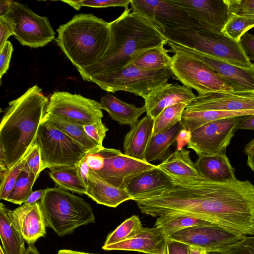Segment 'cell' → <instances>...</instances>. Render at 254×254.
Masks as SVG:
<instances>
[{
  "instance_id": "47",
  "label": "cell",
  "mask_w": 254,
  "mask_h": 254,
  "mask_svg": "<svg viewBox=\"0 0 254 254\" xmlns=\"http://www.w3.org/2000/svg\"><path fill=\"white\" fill-rule=\"evenodd\" d=\"M239 42L254 65V35L247 32L242 36Z\"/></svg>"
},
{
  "instance_id": "42",
  "label": "cell",
  "mask_w": 254,
  "mask_h": 254,
  "mask_svg": "<svg viewBox=\"0 0 254 254\" xmlns=\"http://www.w3.org/2000/svg\"><path fill=\"white\" fill-rule=\"evenodd\" d=\"M24 171L38 177L42 170V160L39 147L34 144L25 157Z\"/></svg>"
},
{
  "instance_id": "39",
  "label": "cell",
  "mask_w": 254,
  "mask_h": 254,
  "mask_svg": "<svg viewBox=\"0 0 254 254\" xmlns=\"http://www.w3.org/2000/svg\"><path fill=\"white\" fill-rule=\"evenodd\" d=\"M25 157L11 168L0 173V199L6 200L25 167Z\"/></svg>"
},
{
  "instance_id": "53",
  "label": "cell",
  "mask_w": 254,
  "mask_h": 254,
  "mask_svg": "<svg viewBox=\"0 0 254 254\" xmlns=\"http://www.w3.org/2000/svg\"><path fill=\"white\" fill-rule=\"evenodd\" d=\"M244 152L247 155L254 154V138L245 145Z\"/></svg>"
},
{
  "instance_id": "46",
  "label": "cell",
  "mask_w": 254,
  "mask_h": 254,
  "mask_svg": "<svg viewBox=\"0 0 254 254\" xmlns=\"http://www.w3.org/2000/svg\"><path fill=\"white\" fill-rule=\"evenodd\" d=\"M191 247L183 243L170 238L167 241V254H190Z\"/></svg>"
},
{
  "instance_id": "18",
  "label": "cell",
  "mask_w": 254,
  "mask_h": 254,
  "mask_svg": "<svg viewBox=\"0 0 254 254\" xmlns=\"http://www.w3.org/2000/svg\"><path fill=\"white\" fill-rule=\"evenodd\" d=\"M186 109L194 111H222L254 114V93L210 92L198 95Z\"/></svg>"
},
{
  "instance_id": "44",
  "label": "cell",
  "mask_w": 254,
  "mask_h": 254,
  "mask_svg": "<svg viewBox=\"0 0 254 254\" xmlns=\"http://www.w3.org/2000/svg\"><path fill=\"white\" fill-rule=\"evenodd\" d=\"M86 134L95 140L101 147L109 129L102 123V120L83 126Z\"/></svg>"
},
{
  "instance_id": "21",
  "label": "cell",
  "mask_w": 254,
  "mask_h": 254,
  "mask_svg": "<svg viewBox=\"0 0 254 254\" xmlns=\"http://www.w3.org/2000/svg\"><path fill=\"white\" fill-rule=\"evenodd\" d=\"M196 96L192 89L178 83H167L144 99L146 115L155 119L166 108L178 103L190 104Z\"/></svg>"
},
{
  "instance_id": "6",
  "label": "cell",
  "mask_w": 254,
  "mask_h": 254,
  "mask_svg": "<svg viewBox=\"0 0 254 254\" xmlns=\"http://www.w3.org/2000/svg\"><path fill=\"white\" fill-rule=\"evenodd\" d=\"M164 35L175 43L192 49L206 55L236 66L254 69V65L240 42L221 32L201 28H165Z\"/></svg>"
},
{
  "instance_id": "23",
  "label": "cell",
  "mask_w": 254,
  "mask_h": 254,
  "mask_svg": "<svg viewBox=\"0 0 254 254\" xmlns=\"http://www.w3.org/2000/svg\"><path fill=\"white\" fill-rule=\"evenodd\" d=\"M194 164L199 175L208 180L227 183L237 179L235 169L226 154L198 156Z\"/></svg>"
},
{
  "instance_id": "14",
  "label": "cell",
  "mask_w": 254,
  "mask_h": 254,
  "mask_svg": "<svg viewBox=\"0 0 254 254\" xmlns=\"http://www.w3.org/2000/svg\"><path fill=\"white\" fill-rule=\"evenodd\" d=\"M169 52H178L192 57L208 66L233 90L234 93H254V69H247L206 55L168 40Z\"/></svg>"
},
{
  "instance_id": "2",
  "label": "cell",
  "mask_w": 254,
  "mask_h": 254,
  "mask_svg": "<svg viewBox=\"0 0 254 254\" xmlns=\"http://www.w3.org/2000/svg\"><path fill=\"white\" fill-rule=\"evenodd\" d=\"M125 9L110 22V40L107 50L96 63L77 70L84 80L125 67L134 57L154 47L165 45L168 38L140 14Z\"/></svg>"
},
{
  "instance_id": "41",
  "label": "cell",
  "mask_w": 254,
  "mask_h": 254,
  "mask_svg": "<svg viewBox=\"0 0 254 254\" xmlns=\"http://www.w3.org/2000/svg\"><path fill=\"white\" fill-rule=\"evenodd\" d=\"M219 251L226 254H254V236H244L241 240Z\"/></svg>"
},
{
  "instance_id": "28",
  "label": "cell",
  "mask_w": 254,
  "mask_h": 254,
  "mask_svg": "<svg viewBox=\"0 0 254 254\" xmlns=\"http://www.w3.org/2000/svg\"><path fill=\"white\" fill-rule=\"evenodd\" d=\"M43 120L77 142L88 152L103 147L86 134L82 125L50 113H46Z\"/></svg>"
},
{
  "instance_id": "38",
  "label": "cell",
  "mask_w": 254,
  "mask_h": 254,
  "mask_svg": "<svg viewBox=\"0 0 254 254\" xmlns=\"http://www.w3.org/2000/svg\"><path fill=\"white\" fill-rule=\"evenodd\" d=\"M137 215H132L127 219L107 237L104 246L115 244L130 239L137 234L142 228Z\"/></svg>"
},
{
  "instance_id": "40",
  "label": "cell",
  "mask_w": 254,
  "mask_h": 254,
  "mask_svg": "<svg viewBox=\"0 0 254 254\" xmlns=\"http://www.w3.org/2000/svg\"><path fill=\"white\" fill-rule=\"evenodd\" d=\"M70 6L79 10L81 6H86L95 8L108 7L111 6H121L125 9H128L130 0H62Z\"/></svg>"
},
{
  "instance_id": "13",
  "label": "cell",
  "mask_w": 254,
  "mask_h": 254,
  "mask_svg": "<svg viewBox=\"0 0 254 254\" xmlns=\"http://www.w3.org/2000/svg\"><path fill=\"white\" fill-rule=\"evenodd\" d=\"M100 102L79 94L56 91L49 99L46 113L85 126L102 120L103 114Z\"/></svg>"
},
{
  "instance_id": "5",
  "label": "cell",
  "mask_w": 254,
  "mask_h": 254,
  "mask_svg": "<svg viewBox=\"0 0 254 254\" xmlns=\"http://www.w3.org/2000/svg\"><path fill=\"white\" fill-rule=\"evenodd\" d=\"M40 205L46 226L59 237L70 234L78 227L95 221L89 203L60 188L45 189Z\"/></svg>"
},
{
  "instance_id": "59",
  "label": "cell",
  "mask_w": 254,
  "mask_h": 254,
  "mask_svg": "<svg viewBox=\"0 0 254 254\" xmlns=\"http://www.w3.org/2000/svg\"><path fill=\"white\" fill-rule=\"evenodd\" d=\"M0 254H4L1 249H0Z\"/></svg>"
},
{
  "instance_id": "45",
  "label": "cell",
  "mask_w": 254,
  "mask_h": 254,
  "mask_svg": "<svg viewBox=\"0 0 254 254\" xmlns=\"http://www.w3.org/2000/svg\"><path fill=\"white\" fill-rule=\"evenodd\" d=\"M13 46L11 42L7 41L0 50V79L8 69L9 63L13 52Z\"/></svg>"
},
{
  "instance_id": "20",
  "label": "cell",
  "mask_w": 254,
  "mask_h": 254,
  "mask_svg": "<svg viewBox=\"0 0 254 254\" xmlns=\"http://www.w3.org/2000/svg\"><path fill=\"white\" fill-rule=\"evenodd\" d=\"M167 238L156 227H143L130 239L115 244L103 246L105 251L120 250L141 252L147 254H167Z\"/></svg>"
},
{
  "instance_id": "29",
  "label": "cell",
  "mask_w": 254,
  "mask_h": 254,
  "mask_svg": "<svg viewBox=\"0 0 254 254\" xmlns=\"http://www.w3.org/2000/svg\"><path fill=\"white\" fill-rule=\"evenodd\" d=\"M182 128L179 122L166 130L152 135L146 147L145 161L150 163L163 158L170 146L176 141Z\"/></svg>"
},
{
  "instance_id": "32",
  "label": "cell",
  "mask_w": 254,
  "mask_h": 254,
  "mask_svg": "<svg viewBox=\"0 0 254 254\" xmlns=\"http://www.w3.org/2000/svg\"><path fill=\"white\" fill-rule=\"evenodd\" d=\"M165 45L149 49L132 59L126 66H134L142 69L154 70L170 67L172 57Z\"/></svg>"
},
{
  "instance_id": "50",
  "label": "cell",
  "mask_w": 254,
  "mask_h": 254,
  "mask_svg": "<svg viewBox=\"0 0 254 254\" xmlns=\"http://www.w3.org/2000/svg\"><path fill=\"white\" fill-rule=\"evenodd\" d=\"M240 129L254 130V114L245 116L238 126L237 129Z\"/></svg>"
},
{
  "instance_id": "31",
  "label": "cell",
  "mask_w": 254,
  "mask_h": 254,
  "mask_svg": "<svg viewBox=\"0 0 254 254\" xmlns=\"http://www.w3.org/2000/svg\"><path fill=\"white\" fill-rule=\"evenodd\" d=\"M49 175L59 188L80 194H86V186L77 165L50 168Z\"/></svg>"
},
{
  "instance_id": "26",
  "label": "cell",
  "mask_w": 254,
  "mask_h": 254,
  "mask_svg": "<svg viewBox=\"0 0 254 254\" xmlns=\"http://www.w3.org/2000/svg\"><path fill=\"white\" fill-rule=\"evenodd\" d=\"M11 210L0 204V247L4 254H26L25 240L15 227Z\"/></svg>"
},
{
  "instance_id": "10",
  "label": "cell",
  "mask_w": 254,
  "mask_h": 254,
  "mask_svg": "<svg viewBox=\"0 0 254 254\" xmlns=\"http://www.w3.org/2000/svg\"><path fill=\"white\" fill-rule=\"evenodd\" d=\"M3 17L10 24L15 39L23 46L43 47L55 39V32L48 18L36 14L26 5L12 0L10 10Z\"/></svg>"
},
{
  "instance_id": "48",
  "label": "cell",
  "mask_w": 254,
  "mask_h": 254,
  "mask_svg": "<svg viewBox=\"0 0 254 254\" xmlns=\"http://www.w3.org/2000/svg\"><path fill=\"white\" fill-rule=\"evenodd\" d=\"M11 35L13 33L10 24L4 17H0V50Z\"/></svg>"
},
{
  "instance_id": "9",
  "label": "cell",
  "mask_w": 254,
  "mask_h": 254,
  "mask_svg": "<svg viewBox=\"0 0 254 254\" xmlns=\"http://www.w3.org/2000/svg\"><path fill=\"white\" fill-rule=\"evenodd\" d=\"M34 144L40 150L42 171L46 168L77 166L89 152L43 119Z\"/></svg>"
},
{
  "instance_id": "19",
  "label": "cell",
  "mask_w": 254,
  "mask_h": 254,
  "mask_svg": "<svg viewBox=\"0 0 254 254\" xmlns=\"http://www.w3.org/2000/svg\"><path fill=\"white\" fill-rule=\"evenodd\" d=\"M11 214L15 227L28 245L34 244L46 235V226L40 201L23 203L11 210Z\"/></svg>"
},
{
  "instance_id": "24",
  "label": "cell",
  "mask_w": 254,
  "mask_h": 254,
  "mask_svg": "<svg viewBox=\"0 0 254 254\" xmlns=\"http://www.w3.org/2000/svg\"><path fill=\"white\" fill-rule=\"evenodd\" d=\"M154 119L146 115L126 134L124 143V154L128 157L145 161V152L152 136Z\"/></svg>"
},
{
  "instance_id": "11",
  "label": "cell",
  "mask_w": 254,
  "mask_h": 254,
  "mask_svg": "<svg viewBox=\"0 0 254 254\" xmlns=\"http://www.w3.org/2000/svg\"><path fill=\"white\" fill-rule=\"evenodd\" d=\"M170 68L177 80L183 85L196 90L198 95L215 92H233L232 88L212 69L185 54L174 53Z\"/></svg>"
},
{
  "instance_id": "1",
  "label": "cell",
  "mask_w": 254,
  "mask_h": 254,
  "mask_svg": "<svg viewBox=\"0 0 254 254\" xmlns=\"http://www.w3.org/2000/svg\"><path fill=\"white\" fill-rule=\"evenodd\" d=\"M179 214L203 220L244 236H254V185L249 180L214 182L201 177L183 183Z\"/></svg>"
},
{
  "instance_id": "57",
  "label": "cell",
  "mask_w": 254,
  "mask_h": 254,
  "mask_svg": "<svg viewBox=\"0 0 254 254\" xmlns=\"http://www.w3.org/2000/svg\"><path fill=\"white\" fill-rule=\"evenodd\" d=\"M190 254H207V253L198 249L191 248Z\"/></svg>"
},
{
  "instance_id": "35",
  "label": "cell",
  "mask_w": 254,
  "mask_h": 254,
  "mask_svg": "<svg viewBox=\"0 0 254 254\" xmlns=\"http://www.w3.org/2000/svg\"><path fill=\"white\" fill-rule=\"evenodd\" d=\"M188 104L178 103L164 109L154 119L152 135H154L181 122L182 116Z\"/></svg>"
},
{
  "instance_id": "8",
  "label": "cell",
  "mask_w": 254,
  "mask_h": 254,
  "mask_svg": "<svg viewBox=\"0 0 254 254\" xmlns=\"http://www.w3.org/2000/svg\"><path fill=\"white\" fill-rule=\"evenodd\" d=\"M85 159L89 170L112 184L126 189L135 177L156 165L125 155L120 150L100 148L89 152Z\"/></svg>"
},
{
  "instance_id": "4",
  "label": "cell",
  "mask_w": 254,
  "mask_h": 254,
  "mask_svg": "<svg viewBox=\"0 0 254 254\" xmlns=\"http://www.w3.org/2000/svg\"><path fill=\"white\" fill-rule=\"evenodd\" d=\"M57 31V45L77 70L96 63L110 43V22L92 14L75 15Z\"/></svg>"
},
{
  "instance_id": "15",
  "label": "cell",
  "mask_w": 254,
  "mask_h": 254,
  "mask_svg": "<svg viewBox=\"0 0 254 254\" xmlns=\"http://www.w3.org/2000/svg\"><path fill=\"white\" fill-rule=\"evenodd\" d=\"M132 12L143 15L164 34L165 28H201L198 22L170 0H130Z\"/></svg>"
},
{
  "instance_id": "36",
  "label": "cell",
  "mask_w": 254,
  "mask_h": 254,
  "mask_svg": "<svg viewBox=\"0 0 254 254\" xmlns=\"http://www.w3.org/2000/svg\"><path fill=\"white\" fill-rule=\"evenodd\" d=\"M37 178L34 174L23 170L6 201L19 205L24 203L32 192L33 185Z\"/></svg>"
},
{
  "instance_id": "43",
  "label": "cell",
  "mask_w": 254,
  "mask_h": 254,
  "mask_svg": "<svg viewBox=\"0 0 254 254\" xmlns=\"http://www.w3.org/2000/svg\"><path fill=\"white\" fill-rule=\"evenodd\" d=\"M230 13L254 17V0H226Z\"/></svg>"
},
{
  "instance_id": "12",
  "label": "cell",
  "mask_w": 254,
  "mask_h": 254,
  "mask_svg": "<svg viewBox=\"0 0 254 254\" xmlns=\"http://www.w3.org/2000/svg\"><path fill=\"white\" fill-rule=\"evenodd\" d=\"M238 116L213 121L191 132L187 148L198 156L226 154V148L245 117Z\"/></svg>"
},
{
  "instance_id": "52",
  "label": "cell",
  "mask_w": 254,
  "mask_h": 254,
  "mask_svg": "<svg viewBox=\"0 0 254 254\" xmlns=\"http://www.w3.org/2000/svg\"><path fill=\"white\" fill-rule=\"evenodd\" d=\"M12 0H0V17L4 16L10 10V5Z\"/></svg>"
},
{
  "instance_id": "25",
  "label": "cell",
  "mask_w": 254,
  "mask_h": 254,
  "mask_svg": "<svg viewBox=\"0 0 254 254\" xmlns=\"http://www.w3.org/2000/svg\"><path fill=\"white\" fill-rule=\"evenodd\" d=\"M102 110H105L111 118L120 125H128L130 127L139 121V118L146 112L144 105L138 108L134 104L123 102L111 93L101 97L100 102Z\"/></svg>"
},
{
  "instance_id": "34",
  "label": "cell",
  "mask_w": 254,
  "mask_h": 254,
  "mask_svg": "<svg viewBox=\"0 0 254 254\" xmlns=\"http://www.w3.org/2000/svg\"><path fill=\"white\" fill-rule=\"evenodd\" d=\"M213 224L188 216L165 215L157 217L154 227L160 229L166 237L169 238L176 233L188 228Z\"/></svg>"
},
{
  "instance_id": "27",
  "label": "cell",
  "mask_w": 254,
  "mask_h": 254,
  "mask_svg": "<svg viewBox=\"0 0 254 254\" xmlns=\"http://www.w3.org/2000/svg\"><path fill=\"white\" fill-rule=\"evenodd\" d=\"M156 168L167 176L178 178H196L199 175L190 157V151L182 148L176 150Z\"/></svg>"
},
{
  "instance_id": "37",
  "label": "cell",
  "mask_w": 254,
  "mask_h": 254,
  "mask_svg": "<svg viewBox=\"0 0 254 254\" xmlns=\"http://www.w3.org/2000/svg\"><path fill=\"white\" fill-rule=\"evenodd\" d=\"M254 27V17L230 13L222 32L231 39L239 42L242 36Z\"/></svg>"
},
{
  "instance_id": "7",
  "label": "cell",
  "mask_w": 254,
  "mask_h": 254,
  "mask_svg": "<svg viewBox=\"0 0 254 254\" xmlns=\"http://www.w3.org/2000/svg\"><path fill=\"white\" fill-rule=\"evenodd\" d=\"M173 75L170 67L146 70L126 66L112 72L91 77L89 81L109 93L124 91L144 100L157 89L168 83Z\"/></svg>"
},
{
  "instance_id": "16",
  "label": "cell",
  "mask_w": 254,
  "mask_h": 254,
  "mask_svg": "<svg viewBox=\"0 0 254 254\" xmlns=\"http://www.w3.org/2000/svg\"><path fill=\"white\" fill-rule=\"evenodd\" d=\"M244 236L213 224L188 228L169 238L186 244L191 248L209 252L219 251L241 240Z\"/></svg>"
},
{
  "instance_id": "54",
  "label": "cell",
  "mask_w": 254,
  "mask_h": 254,
  "mask_svg": "<svg viewBox=\"0 0 254 254\" xmlns=\"http://www.w3.org/2000/svg\"><path fill=\"white\" fill-rule=\"evenodd\" d=\"M57 254H90L88 253H85L77 251L67 250V249H62L58 251Z\"/></svg>"
},
{
  "instance_id": "56",
  "label": "cell",
  "mask_w": 254,
  "mask_h": 254,
  "mask_svg": "<svg viewBox=\"0 0 254 254\" xmlns=\"http://www.w3.org/2000/svg\"><path fill=\"white\" fill-rule=\"evenodd\" d=\"M26 254H40L34 244L29 245L26 248Z\"/></svg>"
},
{
  "instance_id": "33",
  "label": "cell",
  "mask_w": 254,
  "mask_h": 254,
  "mask_svg": "<svg viewBox=\"0 0 254 254\" xmlns=\"http://www.w3.org/2000/svg\"><path fill=\"white\" fill-rule=\"evenodd\" d=\"M170 183V179L156 168L134 178L126 189L132 196L159 188Z\"/></svg>"
},
{
  "instance_id": "51",
  "label": "cell",
  "mask_w": 254,
  "mask_h": 254,
  "mask_svg": "<svg viewBox=\"0 0 254 254\" xmlns=\"http://www.w3.org/2000/svg\"><path fill=\"white\" fill-rule=\"evenodd\" d=\"M45 193V190H39L35 191H32L27 200L24 203L32 204L36 202L39 200H41Z\"/></svg>"
},
{
  "instance_id": "30",
  "label": "cell",
  "mask_w": 254,
  "mask_h": 254,
  "mask_svg": "<svg viewBox=\"0 0 254 254\" xmlns=\"http://www.w3.org/2000/svg\"><path fill=\"white\" fill-rule=\"evenodd\" d=\"M250 115L245 112L222 111H194L185 109L181 124L184 129L192 132L205 124L218 120Z\"/></svg>"
},
{
  "instance_id": "3",
  "label": "cell",
  "mask_w": 254,
  "mask_h": 254,
  "mask_svg": "<svg viewBox=\"0 0 254 254\" xmlns=\"http://www.w3.org/2000/svg\"><path fill=\"white\" fill-rule=\"evenodd\" d=\"M49 99L37 85L10 101L0 124V145L7 169L22 160L34 144Z\"/></svg>"
},
{
  "instance_id": "17",
  "label": "cell",
  "mask_w": 254,
  "mask_h": 254,
  "mask_svg": "<svg viewBox=\"0 0 254 254\" xmlns=\"http://www.w3.org/2000/svg\"><path fill=\"white\" fill-rule=\"evenodd\" d=\"M189 14L200 28L221 32L230 14L226 0H170Z\"/></svg>"
},
{
  "instance_id": "55",
  "label": "cell",
  "mask_w": 254,
  "mask_h": 254,
  "mask_svg": "<svg viewBox=\"0 0 254 254\" xmlns=\"http://www.w3.org/2000/svg\"><path fill=\"white\" fill-rule=\"evenodd\" d=\"M247 165L254 172V154L247 155Z\"/></svg>"
},
{
  "instance_id": "49",
  "label": "cell",
  "mask_w": 254,
  "mask_h": 254,
  "mask_svg": "<svg viewBox=\"0 0 254 254\" xmlns=\"http://www.w3.org/2000/svg\"><path fill=\"white\" fill-rule=\"evenodd\" d=\"M191 132L184 129H182L179 132L177 138V150H180L183 148V147L189 142L190 138Z\"/></svg>"
},
{
  "instance_id": "58",
  "label": "cell",
  "mask_w": 254,
  "mask_h": 254,
  "mask_svg": "<svg viewBox=\"0 0 254 254\" xmlns=\"http://www.w3.org/2000/svg\"><path fill=\"white\" fill-rule=\"evenodd\" d=\"M206 253L207 254H226L220 251H213Z\"/></svg>"
},
{
  "instance_id": "22",
  "label": "cell",
  "mask_w": 254,
  "mask_h": 254,
  "mask_svg": "<svg viewBox=\"0 0 254 254\" xmlns=\"http://www.w3.org/2000/svg\"><path fill=\"white\" fill-rule=\"evenodd\" d=\"M86 194L98 204L115 208L122 203L131 200V195L126 189L117 188L89 170Z\"/></svg>"
}]
</instances>
